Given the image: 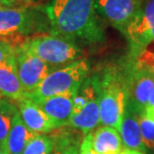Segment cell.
<instances>
[{
  "instance_id": "obj_1",
  "label": "cell",
  "mask_w": 154,
  "mask_h": 154,
  "mask_svg": "<svg viewBox=\"0 0 154 154\" xmlns=\"http://www.w3.org/2000/svg\"><path fill=\"white\" fill-rule=\"evenodd\" d=\"M94 3L95 0H51L41 8L47 17L49 32L78 45L103 43L105 26Z\"/></svg>"
},
{
  "instance_id": "obj_2",
  "label": "cell",
  "mask_w": 154,
  "mask_h": 154,
  "mask_svg": "<svg viewBox=\"0 0 154 154\" xmlns=\"http://www.w3.org/2000/svg\"><path fill=\"white\" fill-rule=\"evenodd\" d=\"M96 76L100 123L119 130L126 106L125 62L109 63Z\"/></svg>"
},
{
  "instance_id": "obj_3",
  "label": "cell",
  "mask_w": 154,
  "mask_h": 154,
  "mask_svg": "<svg viewBox=\"0 0 154 154\" xmlns=\"http://www.w3.org/2000/svg\"><path fill=\"white\" fill-rule=\"evenodd\" d=\"M47 31L48 20L41 8L0 5V37L11 40L15 47L29 36Z\"/></svg>"
},
{
  "instance_id": "obj_4",
  "label": "cell",
  "mask_w": 154,
  "mask_h": 154,
  "mask_svg": "<svg viewBox=\"0 0 154 154\" xmlns=\"http://www.w3.org/2000/svg\"><path fill=\"white\" fill-rule=\"evenodd\" d=\"M23 43L33 54L54 70L81 59L83 55L81 46L77 43L50 32L29 36Z\"/></svg>"
},
{
  "instance_id": "obj_5",
  "label": "cell",
  "mask_w": 154,
  "mask_h": 154,
  "mask_svg": "<svg viewBox=\"0 0 154 154\" xmlns=\"http://www.w3.org/2000/svg\"><path fill=\"white\" fill-rule=\"evenodd\" d=\"M89 74L90 63L85 58H81L51 71L27 98L30 100H37L55 95L75 94Z\"/></svg>"
},
{
  "instance_id": "obj_6",
  "label": "cell",
  "mask_w": 154,
  "mask_h": 154,
  "mask_svg": "<svg viewBox=\"0 0 154 154\" xmlns=\"http://www.w3.org/2000/svg\"><path fill=\"white\" fill-rule=\"evenodd\" d=\"M124 62L126 74L125 107L141 115L154 86V70L137 65L129 57Z\"/></svg>"
},
{
  "instance_id": "obj_7",
  "label": "cell",
  "mask_w": 154,
  "mask_h": 154,
  "mask_svg": "<svg viewBox=\"0 0 154 154\" xmlns=\"http://www.w3.org/2000/svg\"><path fill=\"white\" fill-rule=\"evenodd\" d=\"M145 0H95V9L104 22L123 35L142 13Z\"/></svg>"
},
{
  "instance_id": "obj_8",
  "label": "cell",
  "mask_w": 154,
  "mask_h": 154,
  "mask_svg": "<svg viewBox=\"0 0 154 154\" xmlns=\"http://www.w3.org/2000/svg\"><path fill=\"white\" fill-rule=\"evenodd\" d=\"M23 42L15 48V59L18 77L28 97L54 69L33 54Z\"/></svg>"
},
{
  "instance_id": "obj_9",
  "label": "cell",
  "mask_w": 154,
  "mask_h": 154,
  "mask_svg": "<svg viewBox=\"0 0 154 154\" xmlns=\"http://www.w3.org/2000/svg\"><path fill=\"white\" fill-rule=\"evenodd\" d=\"M130 46L129 56H136L154 43V0H147L142 13L124 35Z\"/></svg>"
},
{
  "instance_id": "obj_10",
  "label": "cell",
  "mask_w": 154,
  "mask_h": 154,
  "mask_svg": "<svg viewBox=\"0 0 154 154\" xmlns=\"http://www.w3.org/2000/svg\"><path fill=\"white\" fill-rule=\"evenodd\" d=\"M75 95L76 93L61 94L32 101L43 110L51 120L54 128L57 129L69 124V120L72 116L73 98Z\"/></svg>"
},
{
  "instance_id": "obj_11",
  "label": "cell",
  "mask_w": 154,
  "mask_h": 154,
  "mask_svg": "<svg viewBox=\"0 0 154 154\" xmlns=\"http://www.w3.org/2000/svg\"><path fill=\"white\" fill-rule=\"evenodd\" d=\"M94 78V88L92 90L89 99L85 107L81 111L73 114L69 120V124L71 127L78 129L86 135L92 132L100 123V113H99V99H98V89L96 76L92 73Z\"/></svg>"
},
{
  "instance_id": "obj_12",
  "label": "cell",
  "mask_w": 154,
  "mask_h": 154,
  "mask_svg": "<svg viewBox=\"0 0 154 154\" xmlns=\"http://www.w3.org/2000/svg\"><path fill=\"white\" fill-rule=\"evenodd\" d=\"M0 94L17 102L27 98L17 74L15 54L0 64Z\"/></svg>"
},
{
  "instance_id": "obj_13",
  "label": "cell",
  "mask_w": 154,
  "mask_h": 154,
  "mask_svg": "<svg viewBox=\"0 0 154 154\" xmlns=\"http://www.w3.org/2000/svg\"><path fill=\"white\" fill-rule=\"evenodd\" d=\"M18 112L24 125L33 133L45 134L55 130L49 117L29 98L18 102Z\"/></svg>"
},
{
  "instance_id": "obj_14",
  "label": "cell",
  "mask_w": 154,
  "mask_h": 154,
  "mask_svg": "<svg viewBox=\"0 0 154 154\" xmlns=\"http://www.w3.org/2000/svg\"><path fill=\"white\" fill-rule=\"evenodd\" d=\"M118 131L123 146H125L126 149L137 150L144 153L146 147L142 141L139 125V115L136 112L128 107H125V111Z\"/></svg>"
},
{
  "instance_id": "obj_15",
  "label": "cell",
  "mask_w": 154,
  "mask_h": 154,
  "mask_svg": "<svg viewBox=\"0 0 154 154\" xmlns=\"http://www.w3.org/2000/svg\"><path fill=\"white\" fill-rule=\"evenodd\" d=\"M91 144L97 154H118L123 149L119 131L106 125L91 132Z\"/></svg>"
},
{
  "instance_id": "obj_16",
  "label": "cell",
  "mask_w": 154,
  "mask_h": 154,
  "mask_svg": "<svg viewBox=\"0 0 154 154\" xmlns=\"http://www.w3.org/2000/svg\"><path fill=\"white\" fill-rule=\"evenodd\" d=\"M34 134L35 133L28 130L24 125L17 110L12 117L11 128L7 139V148L9 154H23L27 143L34 136Z\"/></svg>"
},
{
  "instance_id": "obj_17",
  "label": "cell",
  "mask_w": 154,
  "mask_h": 154,
  "mask_svg": "<svg viewBox=\"0 0 154 154\" xmlns=\"http://www.w3.org/2000/svg\"><path fill=\"white\" fill-rule=\"evenodd\" d=\"M14 103L8 99H0V146L8 150L7 139L11 128L12 117L17 111Z\"/></svg>"
},
{
  "instance_id": "obj_18",
  "label": "cell",
  "mask_w": 154,
  "mask_h": 154,
  "mask_svg": "<svg viewBox=\"0 0 154 154\" xmlns=\"http://www.w3.org/2000/svg\"><path fill=\"white\" fill-rule=\"evenodd\" d=\"M54 142L50 136L35 133L24 149L23 154H52Z\"/></svg>"
},
{
  "instance_id": "obj_19",
  "label": "cell",
  "mask_w": 154,
  "mask_h": 154,
  "mask_svg": "<svg viewBox=\"0 0 154 154\" xmlns=\"http://www.w3.org/2000/svg\"><path fill=\"white\" fill-rule=\"evenodd\" d=\"M139 125L144 145L147 148L154 149V121L139 115Z\"/></svg>"
},
{
  "instance_id": "obj_20",
  "label": "cell",
  "mask_w": 154,
  "mask_h": 154,
  "mask_svg": "<svg viewBox=\"0 0 154 154\" xmlns=\"http://www.w3.org/2000/svg\"><path fill=\"white\" fill-rule=\"evenodd\" d=\"M15 48L11 40L0 37V64L15 54Z\"/></svg>"
},
{
  "instance_id": "obj_21",
  "label": "cell",
  "mask_w": 154,
  "mask_h": 154,
  "mask_svg": "<svg viewBox=\"0 0 154 154\" xmlns=\"http://www.w3.org/2000/svg\"><path fill=\"white\" fill-rule=\"evenodd\" d=\"M79 154H97L91 144V132L83 137L79 146Z\"/></svg>"
},
{
  "instance_id": "obj_22",
  "label": "cell",
  "mask_w": 154,
  "mask_h": 154,
  "mask_svg": "<svg viewBox=\"0 0 154 154\" xmlns=\"http://www.w3.org/2000/svg\"><path fill=\"white\" fill-rule=\"evenodd\" d=\"M33 0H0V5L12 6V7H24L31 6Z\"/></svg>"
},
{
  "instance_id": "obj_23",
  "label": "cell",
  "mask_w": 154,
  "mask_h": 154,
  "mask_svg": "<svg viewBox=\"0 0 154 154\" xmlns=\"http://www.w3.org/2000/svg\"><path fill=\"white\" fill-rule=\"evenodd\" d=\"M146 107H149V108H153L154 107V86H153L151 92H150V95H149V98H148V101H147L145 108Z\"/></svg>"
},
{
  "instance_id": "obj_24",
  "label": "cell",
  "mask_w": 154,
  "mask_h": 154,
  "mask_svg": "<svg viewBox=\"0 0 154 154\" xmlns=\"http://www.w3.org/2000/svg\"><path fill=\"white\" fill-rule=\"evenodd\" d=\"M118 154H144L143 152L137 151V150H131V149H122Z\"/></svg>"
},
{
  "instance_id": "obj_25",
  "label": "cell",
  "mask_w": 154,
  "mask_h": 154,
  "mask_svg": "<svg viewBox=\"0 0 154 154\" xmlns=\"http://www.w3.org/2000/svg\"><path fill=\"white\" fill-rule=\"evenodd\" d=\"M64 154H79V147H71L64 151Z\"/></svg>"
},
{
  "instance_id": "obj_26",
  "label": "cell",
  "mask_w": 154,
  "mask_h": 154,
  "mask_svg": "<svg viewBox=\"0 0 154 154\" xmlns=\"http://www.w3.org/2000/svg\"><path fill=\"white\" fill-rule=\"evenodd\" d=\"M0 154H9V152H8V150L2 148V147L0 146Z\"/></svg>"
},
{
  "instance_id": "obj_27",
  "label": "cell",
  "mask_w": 154,
  "mask_h": 154,
  "mask_svg": "<svg viewBox=\"0 0 154 154\" xmlns=\"http://www.w3.org/2000/svg\"><path fill=\"white\" fill-rule=\"evenodd\" d=\"M52 154H64V152L59 151V150H53V152H52Z\"/></svg>"
},
{
  "instance_id": "obj_28",
  "label": "cell",
  "mask_w": 154,
  "mask_h": 154,
  "mask_svg": "<svg viewBox=\"0 0 154 154\" xmlns=\"http://www.w3.org/2000/svg\"><path fill=\"white\" fill-rule=\"evenodd\" d=\"M0 99H1V94H0Z\"/></svg>"
}]
</instances>
